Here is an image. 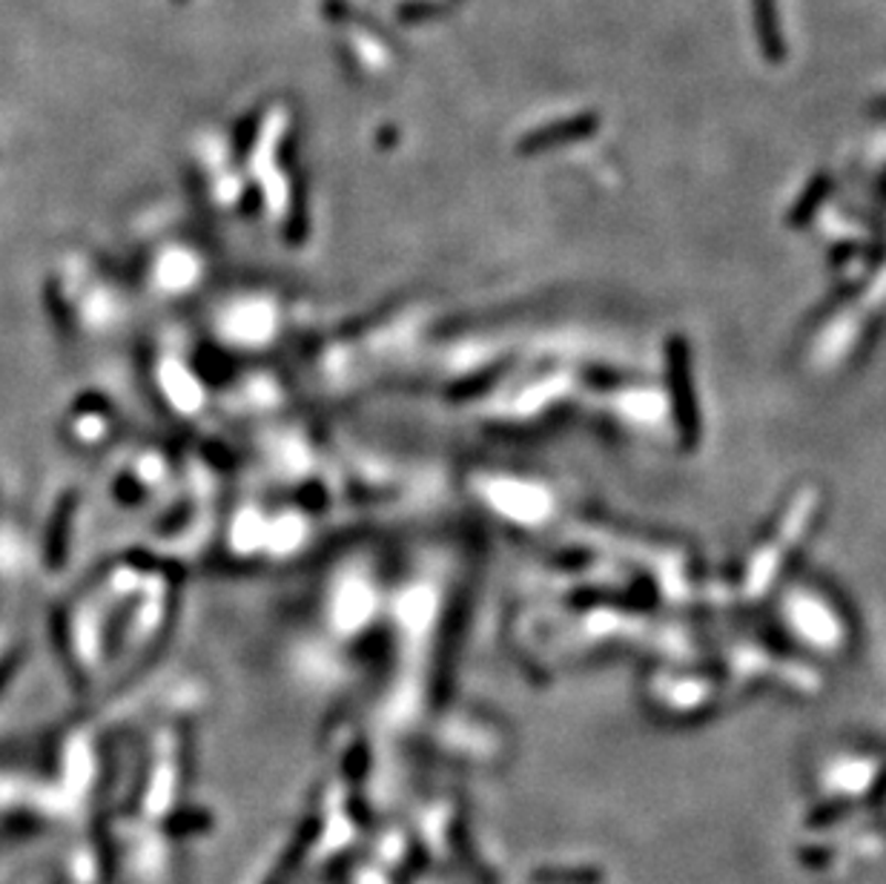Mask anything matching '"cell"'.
Wrapping results in <instances>:
<instances>
[{
	"mask_svg": "<svg viewBox=\"0 0 886 884\" xmlns=\"http://www.w3.org/2000/svg\"><path fill=\"white\" fill-rule=\"evenodd\" d=\"M755 23H758V38L764 46V55L769 61H783V35H780L778 3L775 0H755Z\"/></svg>",
	"mask_w": 886,
	"mask_h": 884,
	"instance_id": "cell-1",
	"label": "cell"
},
{
	"mask_svg": "<svg viewBox=\"0 0 886 884\" xmlns=\"http://www.w3.org/2000/svg\"><path fill=\"white\" fill-rule=\"evenodd\" d=\"M600 873L597 870L579 867V870H536L534 882L536 884H600Z\"/></svg>",
	"mask_w": 886,
	"mask_h": 884,
	"instance_id": "cell-2",
	"label": "cell"
}]
</instances>
